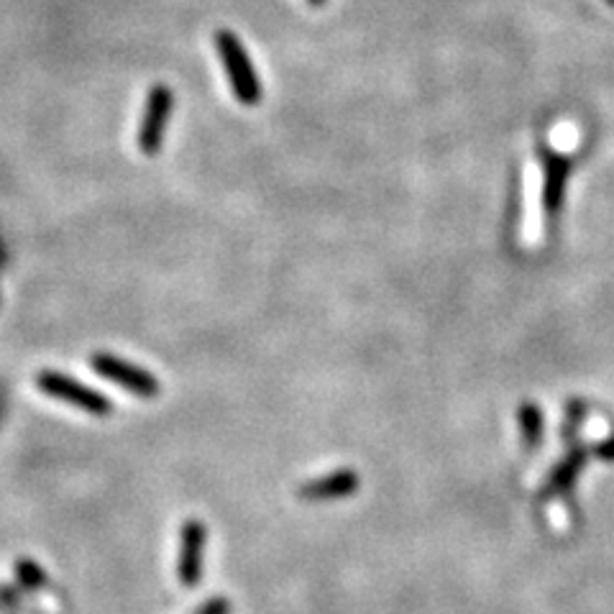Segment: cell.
Instances as JSON below:
<instances>
[{
    "label": "cell",
    "instance_id": "obj_14",
    "mask_svg": "<svg viewBox=\"0 0 614 614\" xmlns=\"http://www.w3.org/2000/svg\"><path fill=\"white\" fill-rule=\"evenodd\" d=\"M3 259H6V254H3V241H0V264H3Z\"/></svg>",
    "mask_w": 614,
    "mask_h": 614
},
{
    "label": "cell",
    "instance_id": "obj_1",
    "mask_svg": "<svg viewBox=\"0 0 614 614\" xmlns=\"http://www.w3.org/2000/svg\"><path fill=\"white\" fill-rule=\"evenodd\" d=\"M215 49L221 54L223 67H226L228 77H231L233 95H236L244 105L259 103L261 100L259 77H256L249 52H246L244 44L238 41V36L231 34V31H218V34H215Z\"/></svg>",
    "mask_w": 614,
    "mask_h": 614
},
{
    "label": "cell",
    "instance_id": "obj_2",
    "mask_svg": "<svg viewBox=\"0 0 614 614\" xmlns=\"http://www.w3.org/2000/svg\"><path fill=\"white\" fill-rule=\"evenodd\" d=\"M36 387L44 394H49V397H54V400L80 407L82 412H90V415H98V418L111 415L113 410V402L108 400V397H103V394L95 392V389L85 387V384H80L77 379L64 377L59 371H41L39 377H36Z\"/></svg>",
    "mask_w": 614,
    "mask_h": 614
},
{
    "label": "cell",
    "instance_id": "obj_8",
    "mask_svg": "<svg viewBox=\"0 0 614 614\" xmlns=\"http://www.w3.org/2000/svg\"><path fill=\"white\" fill-rule=\"evenodd\" d=\"M586 461V451L584 448H574V451H568V456L563 458L561 464L553 469L551 479H548V484H545V494H558V492H566L571 484H574V479L579 476L581 466H584Z\"/></svg>",
    "mask_w": 614,
    "mask_h": 614
},
{
    "label": "cell",
    "instance_id": "obj_6",
    "mask_svg": "<svg viewBox=\"0 0 614 614\" xmlns=\"http://www.w3.org/2000/svg\"><path fill=\"white\" fill-rule=\"evenodd\" d=\"M545 164V185H543V208L548 218H556L561 213L563 195H566V180L571 174V159L561 157L556 151L543 149Z\"/></svg>",
    "mask_w": 614,
    "mask_h": 614
},
{
    "label": "cell",
    "instance_id": "obj_5",
    "mask_svg": "<svg viewBox=\"0 0 614 614\" xmlns=\"http://www.w3.org/2000/svg\"><path fill=\"white\" fill-rule=\"evenodd\" d=\"M205 543H208V528L200 520H187L180 530V558H177V574L185 586H195L203 576Z\"/></svg>",
    "mask_w": 614,
    "mask_h": 614
},
{
    "label": "cell",
    "instance_id": "obj_12",
    "mask_svg": "<svg viewBox=\"0 0 614 614\" xmlns=\"http://www.w3.org/2000/svg\"><path fill=\"white\" fill-rule=\"evenodd\" d=\"M594 453H597L599 458H604V461H614V438H609L607 443H602V446L594 448Z\"/></svg>",
    "mask_w": 614,
    "mask_h": 614
},
{
    "label": "cell",
    "instance_id": "obj_4",
    "mask_svg": "<svg viewBox=\"0 0 614 614\" xmlns=\"http://www.w3.org/2000/svg\"><path fill=\"white\" fill-rule=\"evenodd\" d=\"M90 364H93V369L98 371L100 377L111 379L113 384L128 389V392L136 394V397H144V400H154L159 394V389H162L159 387L157 377H151L149 371L128 364V361L123 359H116V356L111 354H95Z\"/></svg>",
    "mask_w": 614,
    "mask_h": 614
},
{
    "label": "cell",
    "instance_id": "obj_9",
    "mask_svg": "<svg viewBox=\"0 0 614 614\" xmlns=\"http://www.w3.org/2000/svg\"><path fill=\"white\" fill-rule=\"evenodd\" d=\"M517 420H520L525 446L538 448L540 441H543V415H540V407L533 405V402H525V405H520Z\"/></svg>",
    "mask_w": 614,
    "mask_h": 614
},
{
    "label": "cell",
    "instance_id": "obj_10",
    "mask_svg": "<svg viewBox=\"0 0 614 614\" xmlns=\"http://www.w3.org/2000/svg\"><path fill=\"white\" fill-rule=\"evenodd\" d=\"M16 576L26 589H39V586L47 584L44 568H39L34 561H29V558H21V561L16 563Z\"/></svg>",
    "mask_w": 614,
    "mask_h": 614
},
{
    "label": "cell",
    "instance_id": "obj_11",
    "mask_svg": "<svg viewBox=\"0 0 614 614\" xmlns=\"http://www.w3.org/2000/svg\"><path fill=\"white\" fill-rule=\"evenodd\" d=\"M228 612H231V602H228L226 597H215L210 599V602H205L195 614H228Z\"/></svg>",
    "mask_w": 614,
    "mask_h": 614
},
{
    "label": "cell",
    "instance_id": "obj_7",
    "mask_svg": "<svg viewBox=\"0 0 614 614\" xmlns=\"http://www.w3.org/2000/svg\"><path fill=\"white\" fill-rule=\"evenodd\" d=\"M361 479L354 469H338L331 476H320L315 481H307L300 487V499L307 502H328V499L351 497L359 489Z\"/></svg>",
    "mask_w": 614,
    "mask_h": 614
},
{
    "label": "cell",
    "instance_id": "obj_13",
    "mask_svg": "<svg viewBox=\"0 0 614 614\" xmlns=\"http://www.w3.org/2000/svg\"><path fill=\"white\" fill-rule=\"evenodd\" d=\"M307 3H310V6H323L325 0H307Z\"/></svg>",
    "mask_w": 614,
    "mask_h": 614
},
{
    "label": "cell",
    "instance_id": "obj_3",
    "mask_svg": "<svg viewBox=\"0 0 614 614\" xmlns=\"http://www.w3.org/2000/svg\"><path fill=\"white\" fill-rule=\"evenodd\" d=\"M172 105H174V95L169 87L164 85L151 87L139 128V149L144 151V154H149V157H154V154L162 149L169 116H172Z\"/></svg>",
    "mask_w": 614,
    "mask_h": 614
},
{
    "label": "cell",
    "instance_id": "obj_15",
    "mask_svg": "<svg viewBox=\"0 0 614 614\" xmlns=\"http://www.w3.org/2000/svg\"><path fill=\"white\" fill-rule=\"evenodd\" d=\"M609 3H612V6H614V0H609Z\"/></svg>",
    "mask_w": 614,
    "mask_h": 614
}]
</instances>
